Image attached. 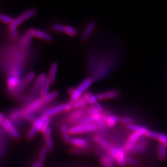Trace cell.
Returning <instances> with one entry per match:
<instances>
[{
  "instance_id": "37",
  "label": "cell",
  "mask_w": 167,
  "mask_h": 167,
  "mask_svg": "<svg viewBox=\"0 0 167 167\" xmlns=\"http://www.w3.org/2000/svg\"><path fill=\"white\" fill-rule=\"evenodd\" d=\"M87 149H82V148H79V147H71L70 149V152L72 154H76V155H80V154H83L86 152V151Z\"/></svg>"
},
{
  "instance_id": "26",
  "label": "cell",
  "mask_w": 167,
  "mask_h": 167,
  "mask_svg": "<svg viewBox=\"0 0 167 167\" xmlns=\"http://www.w3.org/2000/svg\"><path fill=\"white\" fill-rule=\"evenodd\" d=\"M83 97L87 101L89 104L92 105H94V104L97 103L99 101L97 97V95H94L92 92H90L89 91H86L84 94Z\"/></svg>"
},
{
  "instance_id": "35",
  "label": "cell",
  "mask_w": 167,
  "mask_h": 167,
  "mask_svg": "<svg viewBox=\"0 0 167 167\" xmlns=\"http://www.w3.org/2000/svg\"><path fill=\"white\" fill-rule=\"evenodd\" d=\"M50 122H51V118H49V117L45 118V119L43 121V123L42 124V126H41V128L40 129L39 132H41V133H43L46 130V129L49 127Z\"/></svg>"
},
{
  "instance_id": "3",
  "label": "cell",
  "mask_w": 167,
  "mask_h": 167,
  "mask_svg": "<svg viewBox=\"0 0 167 167\" xmlns=\"http://www.w3.org/2000/svg\"><path fill=\"white\" fill-rule=\"evenodd\" d=\"M108 155L112 157L120 167H123L126 165V156L124 152L122 149L116 147L111 146L110 149L108 151Z\"/></svg>"
},
{
  "instance_id": "38",
  "label": "cell",
  "mask_w": 167,
  "mask_h": 167,
  "mask_svg": "<svg viewBox=\"0 0 167 167\" xmlns=\"http://www.w3.org/2000/svg\"><path fill=\"white\" fill-rule=\"evenodd\" d=\"M47 149L46 148V147L44 146H42V147L41 148V150H40V154H39V160H40V161H42V162H44L45 158H46V156H47Z\"/></svg>"
},
{
  "instance_id": "16",
  "label": "cell",
  "mask_w": 167,
  "mask_h": 167,
  "mask_svg": "<svg viewBox=\"0 0 167 167\" xmlns=\"http://www.w3.org/2000/svg\"><path fill=\"white\" fill-rule=\"evenodd\" d=\"M47 76L45 73H42L39 76H38L36 79L34 83V89L35 92H38V90H40V89L44 83V82L47 80Z\"/></svg>"
},
{
  "instance_id": "21",
  "label": "cell",
  "mask_w": 167,
  "mask_h": 167,
  "mask_svg": "<svg viewBox=\"0 0 167 167\" xmlns=\"http://www.w3.org/2000/svg\"><path fill=\"white\" fill-rule=\"evenodd\" d=\"M157 155H158V158L162 161L165 160L167 159V147L165 144L160 143L158 145Z\"/></svg>"
},
{
  "instance_id": "40",
  "label": "cell",
  "mask_w": 167,
  "mask_h": 167,
  "mask_svg": "<svg viewBox=\"0 0 167 167\" xmlns=\"http://www.w3.org/2000/svg\"><path fill=\"white\" fill-rule=\"evenodd\" d=\"M121 123L124 124L126 125L132 124L134 122V119L131 117L129 116H123L120 118V121Z\"/></svg>"
},
{
  "instance_id": "43",
  "label": "cell",
  "mask_w": 167,
  "mask_h": 167,
  "mask_svg": "<svg viewBox=\"0 0 167 167\" xmlns=\"http://www.w3.org/2000/svg\"><path fill=\"white\" fill-rule=\"evenodd\" d=\"M157 140L160 142V143L166 145L167 144V135L160 133V135Z\"/></svg>"
},
{
  "instance_id": "41",
  "label": "cell",
  "mask_w": 167,
  "mask_h": 167,
  "mask_svg": "<svg viewBox=\"0 0 167 167\" xmlns=\"http://www.w3.org/2000/svg\"><path fill=\"white\" fill-rule=\"evenodd\" d=\"M66 26L61 24H54L52 26V29L56 32H64Z\"/></svg>"
},
{
  "instance_id": "44",
  "label": "cell",
  "mask_w": 167,
  "mask_h": 167,
  "mask_svg": "<svg viewBox=\"0 0 167 167\" xmlns=\"http://www.w3.org/2000/svg\"><path fill=\"white\" fill-rule=\"evenodd\" d=\"M43 135L45 139L46 138H49V137H51V135H52V128L51 127H49L46 129V130L43 132Z\"/></svg>"
},
{
  "instance_id": "29",
  "label": "cell",
  "mask_w": 167,
  "mask_h": 167,
  "mask_svg": "<svg viewBox=\"0 0 167 167\" xmlns=\"http://www.w3.org/2000/svg\"><path fill=\"white\" fill-rule=\"evenodd\" d=\"M114 160L110 155H104L101 157L100 162L104 167H113Z\"/></svg>"
},
{
  "instance_id": "19",
  "label": "cell",
  "mask_w": 167,
  "mask_h": 167,
  "mask_svg": "<svg viewBox=\"0 0 167 167\" xmlns=\"http://www.w3.org/2000/svg\"><path fill=\"white\" fill-rule=\"evenodd\" d=\"M35 30V29H34L33 28H31V29H29L26 32L25 35L24 36L22 41V46L27 47V46H28L29 45V44L30 43L32 38L34 37V34Z\"/></svg>"
},
{
  "instance_id": "18",
  "label": "cell",
  "mask_w": 167,
  "mask_h": 167,
  "mask_svg": "<svg viewBox=\"0 0 167 167\" xmlns=\"http://www.w3.org/2000/svg\"><path fill=\"white\" fill-rule=\"evenodd\" d=\"M21 79L18 77L14 76H10L7 79V82L8 87L12 90L16 89L21 84Z\"/></svg>"
},
{
  "instance_id": "27",
  "label": "cell",
  "mask_w": 167,
  "mask_h": 167,
  "mask_svg": "<svg viewBox=\"0 0 167 167\" xmlns=\"http://www.w3.org/2000/svg\"><path fill=\"white\" fill-rule=\"evenodd\" d=\"M89 104L87 101L85 99V98L82 96L80 97L78 100H77L73 104H72V107L74 109H83V108L87 107Z\"/></svg>"
},
{
  "instance_id": "25",
  "label": "cell",
  "mask_w": 167,
  "mask_h": 167,
  "mask_svg": "<svg viewBox=\"0 0 167 167\" xmlns=\"http://www.w3.org/2000/svg\"><path fill=\"white\" fill-rule=\"evenodd\" d=\"M119 121H120V117L114 114H111L106 117L105 124L109 127L111 128L117 124V123Z\"/></svg>"
},
{
  "instance_id": "23",
  "label": "cell",
  "mask_w": 167,
  "mask_h": 167,
  "mask_svg": "<svg viewBox=\"0 0 167 167\" xmlns=\"http://www.w3.org/2000/svg\"><path fill=\"white\" fill-rule=\"evenodd\" d=\"M84 110L83 109H79L76 110L71 113V114L69 117V121L71 123L75 122V121H79L81 118H82L83 116H84Z\"/></svg>"
},
{
  "instance_id": "48",
  "label": "cell",
  "mask_w": 167,
  "mask_h": 167,
  "mask_svg": "<svg viewBox=\"0 0 167 167\" xmlns=\"http://www.w3.org/2000/svg\"><path fill=\"white\" fill-rule=\"evenodd\" d=\"M4 118V114L2 113H0V124H1V122Z\"/></svg>"
},
{
  "instance_id": "20",
  "label": "cell",
  "mask_w": 167,
  "mask_h": 167,
  "mask_svg": "<svg viewBox=\"0 0 167 167\" xmlns=\"http://www.w3.org/2000/svg\"><path fill=\"white\" fill-rule=\"evenodd\" d=\"M87 111L89 113V115L94 119V122L97 123L102 119V113H100L97 110H96L93 106L89 107L87 109Z\"/></svg>"
},
{
  "instance_id": "32",
  "label": "cell",
  "mask_w": 167,
  "mask_h": 167,
  "mask_svg": "<svg viewBox=\"0 0 167 167\" xmlns=\"http://www.w3.org/2000/svg\"><path fill=\"white\" fill-rule=\"evenodd\" d=\"M14 21V19L9 16H7L6 14H1L0 15V21L2 22L4 24L11 25Z\"/></svg>"
},
{
  "instance_id": "11",
  "label": "cell",
  "mask_w": 167,
  "mask_h": 167,
  "mask_svg": "<svg viewBox=\"0 0 167 167\" xmlns=\"http://www.w3.org/2000/svg\"><path fill=\"white\" fill-rule=\"evenodd\" d=\"M119 95V92L116 90H111L97 94L99 100H105L117 98Z\"/></svg>"
},
{
  "instance_id": "36",
  "label": "cell",
  "mask_w": 167,
  "mask_h": 167,
  "mask_svg": "<svg viewBox=\"0 0 167 167\" xmlns=\"http://www.w3.org/2000/svg\"><path fill=\"white\" fill-rule=\"evenodd\" d=\"M45 147L47 149L49 152H52L53 150V142L52 137H49L45 139Z\"/></svg>"
},
{
  "instance_id": "8",
  "label": "cell",
  "mask_w": 167,
  "mask_h": 167,
  "mask_svg": "<svg viewBox=\"0 0 167 167\" xmlns=\"http://www.w3.org/2000/svg\"><path fill=\"white\" fill-rule=\"evenodd\" d=\"M35 73L33 71L29 72L24 77V79L21 81V84L16 89H14V91L16 92H20L22 91L28 84H29L34 81V79H35Z\"/></svg>"
},
{
  "instance_id": "30",
  "label": "cell",
  "mask_w": 167,
  "mask_h": 167,
  "mask_svg": "<svg viewBox=\"0 0 167 167\" xmlns=\"http://www.w3.org/2000/svg\"><path fill=\"white\" fill-rule=\"evenodd\" d=\"M59 95V92L55 90L51 92H49L44 98L42 99L44 104H49L53 100H54Z\"/></svg>"
},
{
  "instance_id": "9",
  "label": "cell",
  "mask_w": 167,
  "mask_h": 167,
  "mask_svg": "<svg viewBox=\"0 0 167 167\" xmlns=\"http://www.w3.org/2000/svg\"><path fill=\"white\" fill-rule=\"evenodd\" d=\"M44 104V102L42 100V99H39L34 102H32L31 104H30L26 108L24 109V111L22 112V114H29L32 113L34 111H37L40 108H41Z\"/></svg>"
},
{
  "instance_id": "46",
  "label": "cell",
  "mask_w": 167,
  "mask_h": 167,
  "mask_svg": "<svg viewBox=\"0 0 167 167\" xmlns=\"http://www.w3.org/2000/svg\"><path fill=\"white\" fill-rule=\"evenodd\" d=\"M74 91H75V89L74 88H72V87H69L67 89V92L69 93V94L70 95V96H71L74 94Z\"/></svg>"
},
{
  "instance_id": "7",
  "label": "cell",
  "mask_w": 167,
  "mask_h": 167,
  "mask_svg": "<svg viewBox=\"0 0 167 167\" xmlns=\"http://www.w3.org/2000/svg\"><path fill=\"white\" fill-rule=\"evenodd\" d=\"M24 19L21 17V16H18L14 19L12 23L9 26V30H10V36L12 39H16L17 37V28L21 24L24 22Z\"/></svg>"
},
{
  "instance_id": "45",
  "label": "cell",
  "mask_w": 167,
  "mask_h": 167,
  "mask_svg": "<svg viewBox=\"0 0 167 167\" xmlns=\"http://www.w3.org/2000/svg\"><path fill=\"white\" fill-rule=\"evenodd\" d=\"M92 106L94 107V109L96 110H97V111H99V113H102L104 111V108H103V107L99 102L96 103L95 104H94Z\"/></svg>"
},
{
  "instance_id": "50",
  "label": "cell",
  "mask_w": 167,
  "mask_h": 167,
  "mask_svg": "<svg viewBox=\"0 0 167 167\" xmlns=\"http://www.w3.org/2000/svg\"><path fill=\"white\" fill-rule=\"evenodd\" d=\"M165 146H167V144H166V145H165Z\"/></svg>"
},
{
  "instance_id": "1",
  "label": "cell",
  "mask_w": 167,
  "mask_h": 167,
  "mask_svg": "<svg viewBox=\"0 0 167 167\" xmlns=\"http://www.w3.org/2000/svg\"><path fill=\"white\" fill-rule=\"evenodd\" d=\"M93 80L91 78H87L83 81L77 88L75 89L74 94L71 96L69 100V103L72 105L77 100L82 96V94L86 92V90L92 86Z\"/></svg>"
},
{
  "instance_id": "22",
  "label": "cell",
  "mask_w": 167,
  "mask_h": 167,
  "mask_svg": "<svg viewBox=\"0 0 167 167\" xmlns=\"http://www.w3.org/2000/svg\"><path fill=\"white\" fill-rule=\"evenodd\" d=\"M61 133L63 137V139L65 143H69L71 140V134L69 132V128L65 124H63L61 127Z\"/></svg>"
},
{
  "instance_id": "31",
  "label": "cell",
  "mask_w": 167,
  "mask_h": 167,
  "mask_svg": "<svg viewBox=\"0 0 167 167\" xmlns=\"http://www.w3.org/2000/svg\"><path fill=\"white\" fill-rule=\"evenodd\" d=\"M37 14V11L34 9H28L26 11H24L21 16L24 19V21H27L29 20L33 17H34Z\"/></svg>"
},
{
  "instance_id": "4",
  "label": "cell",
  "mask_w": 167,
  "mask_h": 167,
  "mask_svg": "<svg viewBox=\"0 0 167 167\" xmlns=\"http://www.w3.org/2000/svg\"><path fill=\"white\" fill-rule=\"evenodd\" d=\"M73 109L72 105L70 104L69 103L62 104L59 105H57L54 107H52L45 111L43 114L45 115L46 117L50 118L51 116L60 113L63 111H70Z\"/></svg>"
},
{
  "instance_id": "28",
  "label": "cell",
  "mask_w": 167,
  "mask_h": 167,
  "mask_svg": "<svg viewBox=\"0 0 167 167\" xmlns=\"http://www.w3.org/2000/svg\"><path fill=\"white\" fill-rule=\"evenodd\" d=\"M50 85H51V83L47 78V80L43 84V85L40 89V95L41 99L44 98L49 93Z\"/></svg>"
},
{
  "instance_id": "2",
  "label": "cell",
  "mask_w": 167,
  "mask_h": 167,
  "mask_svg": "<svg viewBox=\"0 0 167 167\" xmlns=\"http://www.w3.org/2000/svg\"><path fill=\"white\" fill-rule=\"evenodd\" d=\"M99 126L95 123L84 124H77L69 128L70 134H79L86 132H90L95 131L98 129Z\"/></svg>"
},
{
  "instance_id": "49",
  "label": "cell",
  "mask_w": 167,
  "mask_h": 167,
  "mask_svg": "<svg viewBox=\"0 0 167 167\" xmlns=\"http://www.w3.org/2000/svg\"><path fill=\"white\" fill-rule=\"evenodd\" d=\"M37 161H35L33 162L31 167H37Z\"/></svg>"
},
{
  "instance_id": "42",
  "label": "cell",
  "mask_w": 167,
  "mask_h": 167,
  "mask_svg": "<svg viewBox=\"0 0 167 167\" xmlns=\"http://www.w3.org/2000/svg\"><path fill=\"white\" fill-rule=\"evenodd\" d=\"M160 135V133L159 132H155V131H149L147 134V136L149 138H151V139H158L159 138V136Z\"/></svg>"
},
{
  "instance_id": "15",
  "label": "cell",
  "mask_w": 167,
  "mask_h": 167,
  "mask_svg": "<svg viewBox=\"0 0 167 167\" xmlns=\"http://www.w3.org/2000/svg\"><path fill=\"white\" fill-rule=\"evenodd\" d=\"M95 23L94 22H90L88 25L87 26L86 28L85 29L82 35V40H87L89 37L90 36L91 34L93 32V31L94 30L95 28Z\"/></svg>"
},
{
  "instance_id": "10",
  "label": "cell",
  "mask_w": 167,
  "mask_h": 167,
  "mask_svg": "<svg viewBox=\"0 0 167 167\" xmlns=\"http://www.w3.org/2000/svg\"><path fill=\"white\" fill-rule=\"evenodd\" d=\"M141 135L137 132H133L131 134L124 145V150L126 151H131L132 147L136 145V143L140 139Z\"/></svg>"
},
{
  "instance_id": "17",
  "label": "cell",
  "mask_w": 167,
  "mask_h": 167,
  "mask_svg": "<svg viewBox=\"0 0 167 167\" xmlns=\"http://www.w3.org/2000/svg\"><path fill=\"white\" fill-rule=\"evenodd\" d=\"M34 37L47 42H52L53 40L52 37L49 34L39 29L35 30Z\"/></svg>"
},
{
  "instance_id": "12",
  "label": "cell",
  "mask_w": 167,
  "mask_h": 167,
  "mask_svg": "<svg viewBox=\"0 0 167 167\" xmlns=\"http://www.w3.org/2000/svg\"><path fill=\"white\" fill-rule=\"evenodd\" d=\"M126 126V128L128 129L129 130L132 131L134 132H137V133L140 134L142 136H147V134L149 131L146 127L137 125V124H135L134 123L128 124Z\"/></svg>"
},
{
  "instance_id": "34",
  "label": "cell",
  "mask_w": 167,
  "mask_h": 167,
  "mask_svg": "<svg viewBox=\"0 0 167 167\" xmlns=\"http://www.w3.org/2000/svg\"><path fill=\"white\" fill-rule=\"evenodd\" d=\"M94 119L90 116H84L82 118L79 119L78 121L79 124H88V123H94Z\"/></svg>"
},
{
  "instance_id": "39",
  "label": "cell",
  "mask_w": 167,
  "mask_h": 167,
  "mask_svg": "<svg viewBox=\"0 0 167 167\" xmlns=\"http://www.w3.org/2000/svg\"><path fill=\"white\" fill-rule=\"evenodd\" d=\"M125 160H126V163H127L132 166L136 167L139 165V162L137 160H136L135 159H133L130 156H126Z\"/></svg>"
},
{
  "instance_id": "6",
  "label": "cell",
  "mask_w": 167,
  "mask_h": 167,
  "mask_svg": "<svg viewBox=\"0 0 167 167\" xmlns=\"http://www.w3.org/2000/svg\"><path fill=\"white\" fill-rule=\"evenodd\" d=\"M45 118H47V117L45 115L42 114L40 117H39V118H37L36 119V121L33 124L32 128H30V129L29 130V131L27 134L26 137H27V139H29V140L32 139L35 136L37 133L40 131V129L42 126L43 121H44Z\"/></svg>"
},
{
  "instance_id": "33",
  "label": "cell",
  "mask_w": 167,
  "mask_h": 167,
  "mask_svg": "<svg viewBox=\"0 0 167 167\" xmlns=\"http://www.w3.org/2000/svg\"><path fill=\"white\" fill-rule=\"evenodd\" d=\"M64 33H66L67 35H69L70 37H75L77 35V30L75 28H74L71 26H67L65 27Z\"/></svg>"
},
{
  "instance_id": "5",
  "label": "cell",
  "mask_w": 167,
  "mask_h": 167,
  "mask_svg": "<svg viewBox=\"0 0 167 167\" xmlns=\"http://www.w3.org/2000/svg\"><path fill=\"white\" fill-rule=\"evenodd\" d=\"M1 125L13 138H14L15 139H20L19 132L7 118L4 117V118L1 122Z\"/></svg>"
},
{
  "instance_id": "24",
  "label": "cell",
  "mask_w": 167,
  "mask_h": 167,
  "mask_svg": "<svg viewBox=\"0 0 167 167\" xmlns=\"http://www.w3.org/2000/svg\"><path fill=\"white\" fill-rule=\"evenodd\" d=\"M94 140L100 146L102 147L104 149L106 150L107 152L110 149L111 147V146L102 137L98 135H95L94 137Z\"/></svg>"
},
{
  "instance_id": "51",
  "label": "cell",
  "mask_w": 167,
  "mask_h": 167,
  "mask_svg": "<svg viewBox=\"0 0 167 167\" xmlns=\"http://www.w3.org/2000/svg\"><path fill=\"white\" fill-rule=\"evenodd\" d=\"M0 15H1V14H0Z\"/></svg>"
},
{
  "instance_id": "14",
  "label": "cell",
  "mask_w": 167,
  "mask_h": 167,
  "mask_svg": "<svg viewBox=\"0 0 167 167\" xmlns=\"http://www.w3.org/2000/svg\"><path fill=\"white\" fill-rule=\"evenodd\" d=\"M58 68V64L56 62L53 63L50 67L47 78L50 82L51 84H53L55 82Z\"/></svg>"
},
{
  "instance_id": "13",
  "label": "cell",
  "mask_w": 167,
  "mask_h": 167,
  "mask_svg": "<svg viewBox=\"0 0 167 167\" xmlns=\"http://www.w3.org/2000/svg\"><path fill=\"white\" fill-rule=\"evenodd\" d=\"M74 147L82 148V149H88L89 144L88 142L82 138H77V137H72L71 138L70 142Z\"/></svg>"
},
{
  "instance_id": "47",
  "label": "cell",
  "mask_w": 167,
  "mask_h": 167,
  "mask_svg": "<svg viewBox=\"0 0 167 167\" xmlns=\"http://www.w3.org/2000/svg\"><path fill=\"white\" fill-rule=\"evenodd\" d=\"M37 167H44V162L40 161V160L37 161Z\"/></svg>"
}]
</instances>
